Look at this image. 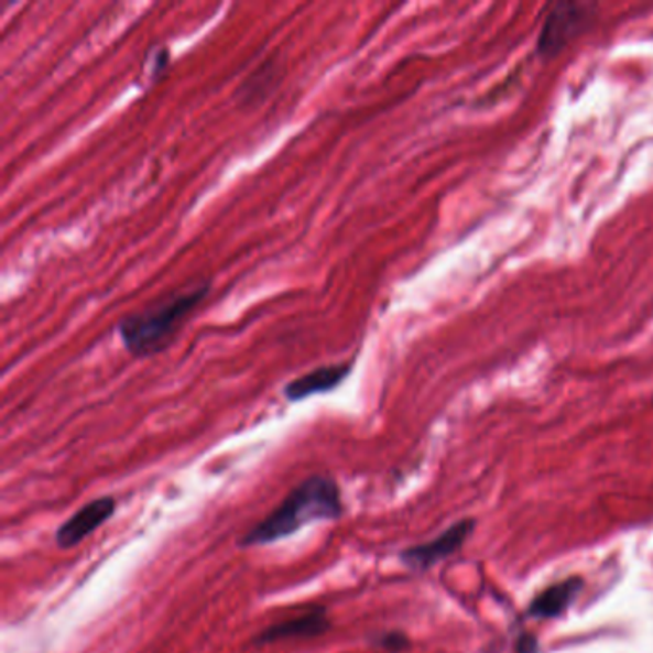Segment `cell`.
<instances>
[{"label":"cell","mask_w":653,"mask_h":653,"mask_svg":"<svg viewBox=\"0 0 653 653\" xmlns=\"http://www.w3.org/2000/svg\"><path fill=\"white\" fill-rule=\"evenodd\" d=\"M592 18V7L588 4L564 2L554 7L544 20L543 31L536 41V51L546 58L558 54L573 37L579 35L580 31L587 30Z\"/></svg>","instance_id":"obj_3"},{"label":"cell","mask_w":653,"mask_h":653,"mask_svg":"<svg viewBox=\"0 0 653 653\" xmlns=\"http://www.w3.org/2000/svg\"><path fill=\"white\" fill-rule=\"evenodd\" d=\"M471 529H474L471 520L456 523L434 541L401 552V559H403L404 566L412 567V569H429L435 564L448 558L450 554H455L470 535Z\"/></svg>","instance_id":"obj_5"},{"label":"cell","mask_w":653,"mask_h":653,"mask_svg":"<svg viewBox=\"0 0 653 653\" xmlns=\"http://www.w3.org/2000/svg\"><path fill=\"white\" fill-rule=\"evenodd\" d=\"M518 652H520V653H535L536 652L535 640L531 639V636H523V639L520 640V644H518Z\"/></svg>","instance_id":"obj_10"},{"label":"cell","mask_w":653,"mask_h":653,"mask_svg":"<svg viewBox=\"0 0 653 653\" xmlns=\"http://www.w3.org/2000/svg\"><path fill=\"white\" fill-rule=\"evenodd\" d=\"M331 621L326 608H311L303 616L287 619L282 623H274L259 632L253 639V644H274L282 640L316 639L330 631Z\"/></svg>","instance_id":"obj_6"},{"label":"cell","mask_w":653,"mask_h":653,"mask_svg":"<svg viewBox=\"0 0 653 653\" xmlns=\"http://www.w3.org/2000/svg\"><path fill=\"white\" fill-rule=\"evenodd\" d=\"M116 508H118V502L111 497H100L92 502H87L66 523L59 525L54 541L64 551L74 548L77 544H81L88 535H92L96 529L102 527L104 523L116 514Z\"/></svg>","instance_id":"obj_4"},{"label":"cell","mask_w":653,"mask_h":653,"mask_svg":"<svg viewBox=\"0 0 653 653\" xmlns=\"http://www.w3.org/2000/svg\"><path fill=\"white\" fill-rule=\"evenodd\" d=\"M351 362H339V364H326L311 370L307 374L295 378L284 388V396L292 403L303 401L307 396L328 393L336 390L339 383L346 382L347 376L351 374Z\"/></svg>","instance_id":"obj_7"},{"label":"cell","mask_w":653,"mask_h":653,"mask_svg":"<svg viewBox=\"0 0 653 653\" xmlns=\"http://www.w3.org/2000/svg\"><path fill=\"white\" fill-rule=\"evenodd\" d=\"M341 514L344 500L336 479L311 476L292 489L271 514L255 523L248 533H243L238 538V546L251 548L279 543L282 538L295 535L308 523L334 522Z\"/></svg>","instance_id":"obj_1"},{"label":"cell","mask_w":653,"mask_h":653,"mask_svg":"<svg viewBox=\"0 0 653 653\" xmlns=\"http://www.w3.org/2000/svg\"><path fill=\"white\" fill-rule=\"evenodd\" d=\"M209 294V282H196L126 316L119 336L134 357H152L170 346L188 316Z\"/></svg>","instance_id":"obj_2"},{"label":"cell","mask_w":653,"mask_h":653,"mask_svg":"<svg viewBox=\"0 0 653 653\" xmlns=\"http://www.w3.org/2000/svg\"><path fill=\"white\" fill-rule=\"evenodd\" d=\"M374 644L378 647H383L388 652H403L404 647H409V639L404 636L403 632H383L378 639H374Z\"/></svg>","instance_id":"obj_9"},{"label":"cell","mask_w":653,"mask_h":653,"mask_svg":"<svg viewBox=\"0 0 653 653\" xmlns=\"http://www.w3.org/2000/svg\"><path fill=\"white\" fill-rule=\"evenodd\" d=\"M580 588H583L580 579L562 580L536 596L529 608V613L538 619H554L562 616L572 606L575 596L579 595Z\"/></svg>","instance_id":"obj_8"}]
</instances>
